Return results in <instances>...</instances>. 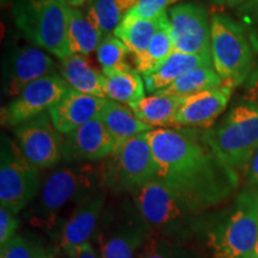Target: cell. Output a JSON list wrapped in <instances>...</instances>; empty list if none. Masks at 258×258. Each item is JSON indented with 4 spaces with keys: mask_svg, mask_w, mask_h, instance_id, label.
Returning a JSON list of instances; mask_svg holds the SVG:
<instances>
[{
    "mask_svg": "<svg viewBox=\"0 0 258 258\" xmlns=\"http://www.w3.org/2000/svg\"><path fill=\"white\" fill-rule=\"evenodd\" d=\"M146 138L156 159V179L196 211L217 207L237 191V170L215 156L201 129L154 128Z\"/></svg>",
    "mask_w": 258,
    "mask_h": 258,
    "instance_id": "1",
    "label": "cell"
},
{
    "mask_svg": "<svg viewBox=\"0 0 258 258\" xmlns=\"http://www.w3.org/2000/svg\"><path fill=\"white\" fill-rule=\"evenodd\" d=\"M202 231L213 258H252L258 240V190H240L226 212L205 220Z\"/></svg>",
    "mask_w": 258,
    "mask_h": 258,
    "instance_id": "2",
    "label": "cell"
},
{
    "mask_svg": "<svg viewBox=\"0 0 258 258\" xmlns=\"http://www.w3.org/2000/svg\"><path fill=\"white\" fill-rule=\"evenodd\" d=\"M103 188L102 166L76 164L59 167L44 178L40 194L28 212L29 220L31 224L51 230L63 208L71 203L78 205Z\"/></svg>",
    "mask_w": 258,
    "mask_h": 258,
    "instance_id": "3",
    "label": "cell"
},
{
    "mask_svg": "<svg viewBox=\"0 0 258 258\" xmlns=\"http://www.w3.org/2000/svg\"><path fill=\"white\" fill-rule=\"evenodd\" d=\"M132 200L154 235L184 244L196 232L202 231L205 219L201 212L158 179L132 194Z\"/></svg>",
    "mask_w": 258,
    "mask_h": 258,
    "instance_id": "4",
    "label": "cell"
},
{
    "mask_svg": "<svg viewBox=\"0 0 258 258\" xmlns=\"http://www.w3.org/2000/svg\"><path fill=\"white\" fill-rule=\"evenodd\" d=\"M202 139L232 169H244L258 148V102H240L224 117L202 131Z\"/></svg>",
    "mask_w": 258,
    "mask_h": 258,
    "instance_id": "5",
    "label": "cell"
},
{
    "mask_svg": "<svg viewBox=\"0 0 258 258\" xmlns=\"http://www.w3.org/2000/svg\"><path fill=\"white\" fill-rule=\"evenodd\" d=\"M69 9L64 0H16L12 15L16 27L31 43L63 60L71 55Z\"/></svg>",
    "mask_w": 258,
    "mask_h": 258,
    "instance_id": "6",
    "label": "cell"
},
{
    "mask_svg": "<svg viewBox=\"0 0 258 258\" xmlns=\"http://www.w3.org/2000/svg\"><path fill=\"white\" fill-rule=\"evenodd\" d=\"M211 54L222 85L237 88L250 78L253 69V48L244 25L226 14L211 17Z\"/></svg>",
    "mask_w": 258,
    "mask_h": 258,
    "instance_id": "7",
    "label": "cell"
},
{
    "mask_svg": "<svg viewBox=\"0 0 258 258\" xmlns=\"http://www.w3.org/2000/svg\"><path fill=\"white\" fill-rule=\"evenodd\" d=\"M152 235V230L132 200L111 211L104 209L95 234L96 249L101 258H138Z\"/></svg>",
    "mask_w": 258,
    "mask_h": 258,
    "instance_id": "8",
    "label": "cell"
},
{
    "mask_svg": "<svg viewBox=\"0 0 258 258\" xmlns=\"http://www.w3.org/2000/svg\"><path fill=\"white\" fill-rule=\"evenodd\" d=\"M103 186L115 194H133L156 179L157 164L146 133L118 145L102 164Z\"/></svg>",
    "mask_w": 258,
    "mask_h": 258,
    "instance_id": "9",
    "label": "cell"
},
{
    "mask_svg": "<svg viewBox=\"0 0 258 258\" xmlns=\"http://www.w3.org/2000/svg\"><path fill=\"white\" fill-rule=\"evenodd\" d=\"M38 170L29 161L15 140L2 135L0 203L17 215L31 206L41 190Z\"/></svg>",
    "mask_w": 258,
    "mask_h": 258,
    "instance_id": "10",
    "label": "cell"
},
{
    "mask_svg": "<svg viewBox=\"0 0 258 258\" xmlns=\"http://www.w3.org/2000/svg\"><path fill=\"white\" fill-rule=\"evenodd\" d=\"M14 135L19 150L37 170L55 167L62 160L63 135L48 111L16 125Z\"/></svg>",
    "mask_w": 258,
    "mask_h": 258,
    "instance_id": "11",
    "label": "cell"
},
{
    "mask_svg": "<svg viewBox=\"0 0 258 258\" xmlns=\"http://www.w3.org/2000/svg\"><path fill=\"white\" fill-rule=\"evenodd\" d=\"M169 31L175 50L212 57L211 17L198 3H180L167 11Z\"/></svg>",
    "mask_w": 258,
    "mask_h": 258,
    "instance_id": "12",
    "label": "cell"
},
{
    "mask_svg": "<svg viewBox=\"0 0 258 258\" xmlns=\"http://www.w3.org/2000/svg\"><path fill=\"white\" fill-rule=\"evenodd\" d=\"M69 84L60 74H51L32 82L2 109L3 127L16 125L49 110L69 91Z\"/></svg>",
    "mask_w": 258,
    "mask_h": 258,
    "instance_id": "13",
    "label": "cell"
},
{
    "mask_svg": "<svg viewBox=\"0 0 258 258\" xmlns=\"http://www.w3.org/2000/svg\"><path fill=\"white\" fill-rule=\"evenodd\" d=\"M117 143L98 118L63 135L62 160L69 164H90L106 159Z\"/></svg>",
    "mask_w": 258,
    "mask_h": 258,
    "instance_id": "14",
    "label": "cell"
},
{
    "mask_svg": "<svg viewBox=\"0 0 258 258\" xmlns=\"http://www.w3.org/2000/svg\"><path fill=\"white\" fill-rule=\"evenodd\" d=\"M56 73V63L38 47H21L12 51L5 64L4 92L16 97L32 82Z\"/></svg>",
    "mask_w": 258,
    "mask_h": 258,
    "instance_id": "15",
    "label": "cell"
},
{
    "mask_svg": "<svg viewBox=\"0 0 258 258\" xmlns=\"http://www.w3.org/2000/svg\"><path fill=\"white\" fill-rule=\"evenodd\" d=\"M106 189H101L74 206L59 231L57 244L64 252L89 243L95 237L105 209Z\"/></svg>",
    "mask_w": 258,
    "mask_h": 258,
    "instance_id": "16",
    "label": "cell"
},
{
    "mask_svg": "<svg viewBox=\"0 0 258 258\" xmlns=\"http://www.w3.org/2000/svg\"><path fill=\"white\" fill-rule=\"evenodd\" d=\"M233 89L221 85L207 91L185 97L177 114L175 128H194L205 131L225 111Z\"/></svg>",
    "mask_w": 258,
    "mask_h": 258,
    "instance_id": "17",
    "label": "cell"
},
{
    "mask_svg": "<svg viewBox=\"0 0 258 258\" xmlns=\"http://www.w3.org/2000/svg\"><path fill=\"white\" fill-rule=\"evenodd\" d=\"M105 102L106 98L85 95L70 88L48 110V114L57 131L62 135H67L88 122L98 118Z\"/></svg>",
    "mask_w": 258,
    "mask_h": 258,
    "instance_id": "18",
    "label": "cell"
},
{
    "mask_svg": "<svg viewBox=\"0 0 258 258\" xmlns=\"http://www.w3.org/2000/svg\"><path fill=\"white\" fill-rule=\"evenodd\" d=\"M105 77V97L110 101L132 105L146 97V85L140 73L129 63L111 70H103Z\"/></svg>",
    "mask_w": 258,
    "mask_h": 258,
    "instance_id": "19",
    "label": "cell"
},
{
    "mask_svg": "<svg viewBox=\"0 0 258 258\" xmlns=\"http://www.w3.org/2000/svg\"><path fill=\"white\" fill-rule=\"evenodd\" d=\"M60 76L76 91L106 98L104 74L93 69L86 56L71 54L60 60Z\"/></svg>",
    "mask_w": 258,
    "mask_h": 258,
    "instance_id": "20",
    "label": "cell"
},
{
    "mask_svg": "<svg viewBox=\"0 0 258 258\" xmlns=\"http://www.w3.org/2000/svg\"><path fill=\"white\" fill-rule=\"evenodd\" d=\"M99 120L117 145L154 129L141 121L134 114L131 106L110 99H106L104 108L99 115Z\"/></svg>",
    "mask_w": 258,
    "mask_h": 258,
    "instance_id": "21",
    "label": "cell"
},
{
    "mask_svg": "<svg viewBox=\"0 0 258 258\" xmlns=\"http://www.w3.org/2000/svg\"><path fill=\"white\" fill-rule=\"evenodd\" d=\"M201 66H213L212 57L175 50L160 67L143 77L146 90L148 92L156 93L167 88L184 73Z\"/></svg>",
    "mask_w": 258,
    "mask_h": 258,
    "instance_id": "22",
    "label": "cell"
},
{
    "mask_svg": "<svg viewBox=\"0 0 258 258\" xmlns=\"http://www.w3.org/2000/svg\"><path fill=\"white\" fill-rule=\"evenodd\" d=\"M183 101V97L156 92L129 106L141 121L152 128H175Z\"/></svg>",
    "mask_w": 258,
    "mask_h": 258,
    "instance_id": "23",
    "label": "cell"
},
{
    "mask_svg": "<svg viewBox=\"0 0 258 258\" xmlns=\"http://www.w3.org/2000/svg\"><path fill=\"white\" fill-rule=\"evenodd\" d=\"M167 23H169L167 12L154 19L123 17L121 24L112 35L123 42L129 53L133 54V56H138L146 50L157 32Z\"/></svg>",
    "mask_w": 258,
    "mask_h": 258,
    "instance_id": "24",
    "label": "cell"
},
{
    "mask_svg": "<svg viewBox=\"0 0 258 258\" xmlns=\"http://www.w3.org/2000/svg\"><path fill=\"white\" fill-rule=\"evenodd\" d=\"M103 37L86 14H83L79 9H69L67 40L71 54L89 56L97 50Z\"/></svg>",
    "mask_w": 258,
    "mask_h": 258,
    "instance_id": "25",
    "label": "cell"
},
{
    "mask_svg": "<svg viewBox=\"0 0 258 258\" xmlns=\"http://www.w3.org/2000/svg\"><path fill=\"white\" fill-rule=\"evenodd\" d=\"M221 85L222 80L214 67L201 66L184 73L171 85L158 92L185 98V97L196 95V93L219 88Z\"/></svg>",
    "mask_w": 258,
    "mask_h": 258,
    "instance_id": "26",
    "label": "cell"
},
{
    "mask_svg": "<svg viewBox=\"0 0 258 258\" xmlns=\"http://www.w3.org/2000/svg\"><path fill=\"white\" fill-rule=\"evenodd\" d=\"M169 25L170 22L157 32L143 54L134 56L135 70L143 77L160 67L175 51L172 38L170 36Z\"/></svg>",
    "mask_w": 258,
    "mask_h": 258,
    "instance_id": "27",
    "label": "cell"
},
{
    "mask_svg": "<svg viewBox=\"0 0 258 258\" xmlns=\"http://www.w3.org/2000/svg\"><path fill=\"white\" fill-rule=\"evenodd\" d=\"M57 247L35 235L19 233L2 245L0 258H56Z\"/></svg>",
    "mask_w": 258,
    "mask_h": 258,
    "instance_id": "28",
    "label": "cell"
},
{
    "mask_svg": "<svg viewBox=\"0 0 258 258\" xmlns=\"http://www.w3.org/2000/svg\"><path fill=\"white\" fill-rule=\"evenodd\" d=\"M86 16L103 36L114 34L124 17L116 0H92Z\"/></svg>",
    "mask_w": 258,
    "mask_h": 258,
    "instance_id": "29",
    "label": "cell"
},
{
    "mask_svg": "<svg viewBox=\"0 0 258 258\" xmlns=\"http://www.w3.org/2000/svg\"><path fill=\"white\" fill-rule=\"evenodd\" d=\"M138 258H198L183 243L152 235L144 245Z\"/></svg>",
    "mask_w": 258,
    "mask_h": 258,
    "instance_id": "30",
    "label": "cell"
},
{
    "mask_svg": "<svg viewBox=\"0 0 258 258\" xmlns=\"http://www.w3.org/2000/svg\"><path fill=\"white\" fill-rule=\"evenodd\" d=\"M129 50L125 44L115 35H108L103 37L101 43L96 50L98 62L103 70H111L127 63V55Z\"/></svg>",
    "mask_w": 258,
    "mask_h": 258,
    "instance_id": "31",
    "label": "cell"
},
{
    "mask_svg": "<svg viewBox=\"0 0 258 258\" xmlns=\"http://www.w3.org/2000/svg\"><path fill=\"white\" fill-rule=\"evenodd\" d=\"M235 18L244 25L254 53H258V0H251L235 10Z\"/></svg>",
    "mask_w": 258,
    "mask_h": 258,
    "instance_id": "32",
    "label": "cell"
},
{
    "mask_svg": "<svg viewBox=\"0 0 258 258\" xmlns=\"http://www.w3.org/2000/svg\"><path fill=\"white\" fill-rule=\"evenodd\" d=\"M178 0H138L134 8L124 15L125 18L154 19L169 11V6Z\"/></svg>",
    "mask_w": 258,
    "mask_h": 258,
    "instance_id": "33",
    "label": "cell"
},
{
    "mask_svg": "<svg viewBox=\"0 0 258 258\" xmlns=\"http://www.w3.org/2000/svg\"><path fill=\"white\" fill-rule=\"evenodd\" d=\"M19 220L12 212L4 207L0 208V244L4 245L17 233Z\"/></svg>",
    "mask_w": 258,
    "mask_h": 258,
    "instance_id": "34",
    "label": "cell"
},
{
    "mask_svg": "<svg viewBox=\"0 0 258 258\" xmlns=\"http://www.w3.org/2000/svg\"><path fill=\"white\" fill-rule=\"evenodd\" d=\"M245 177L251 186L258 189V148L244 167Z\"/></svg>",
    "mask_w": 258,
    "mask_h": 258,
    "instance_id": "35",
    "label": "cell"
},
{
    "mask_svg": "<svg viewBox=\"0 0 258 258\" xmlns=\"http://www.w3.org/2000/svg\"><path fill=\"white\" fill-rule=\"evenodd\" d=\"M66 254L69 258H101L98 251L90 241L74 247L69 252H66Z\"/></svg>",
    "mask_w": 258,
    "mask_h": 258,
    "instance_id": "36",
    "label": "cell"
},
{
    "mask_svg": "<svg viewBox=\"0 0 258 258\" xmlns=\"http://www.w3.org/2000/svg\"><path fill=\"white\" fill-rule=\"evenodd\" d=\"M209 4L219 9H233L237 10L240 6H243L247 3H250L251 0H207Z\"/></svg>",
    "mask_w": 258,
    "mask_h": 258,
    "instance_id": "37",
    "label": "cell"
},
{
    "mask_svg": "<svg viewBox=\"0 0 258 258\" xmlns=\"http://www.w3.org/2000/svg\"><path fill=\"white\" fill-rule=\"evenodd\" d=\"M116 3H117L118 8H120L122 14H123V16H124L129 11V10H132L134 8V5L137 4L138 0H116Z\"/></svg>",
    "mask_w": 258,
    "mask_h": 258,
    "instance_id": "38",
    "label": "cell"
},
{
    "mask_svg": "<svg viewBox=\"0 0 258 258\" xmlns=\"http://www.w3.org/2000/svg\"><path fill=\"white\" fill-rule=\"evenodd\" d=\"M66 4L70 6V8L73 9H79L85 6L86 4H89V0H64Z\"/></svg>",
    "mask_w": 258,
    "mask_h": 258,
    "instance_id": "39",
    "label": "cell"
},
{
    "mask_svg": "<svg viewBox=\"0 0 258 258\" xmlns=\"http://www.w3.org/2000/svg\"><path fill=\"white\" fill-rule=\"evenodd\" d=\"M250 83H251V85H258V71L257 72L251 73Z\"/></svg>",
    "mask_w": 258,
    "mask_h": 258,
    "instance_id": "40",
    "label": "cell"
},
{
    "mask_svg": "<svg viewBox=\"0 0 258 258\" xmlns=\"http://www.w3.org/2000/svg\"><path fill=\"white\" fill-rule=\"evenodd\" d=\"M252 258H258V240H257L256 247H254V252H253V257Z\"/></svg>",
    "mask_w": 258,
    "mask_h": 258,
    "instance_id": "41",
    "label": "cell"
},
{
    "mask_svg": "<svg viewBox=\"0 0 258 258\" xmlns=\"http://www.w3.org/2000/svg\"><path fill=\"white\" fill-rule=\"evenodd\" d=\"M92 2V0H89V4H90V3H91Z\"/></svg>",
    "mask_w": 258,
    "mask_h": 258,
    "instance_id": "42",
    "label": "cell"
}]
</instances>
